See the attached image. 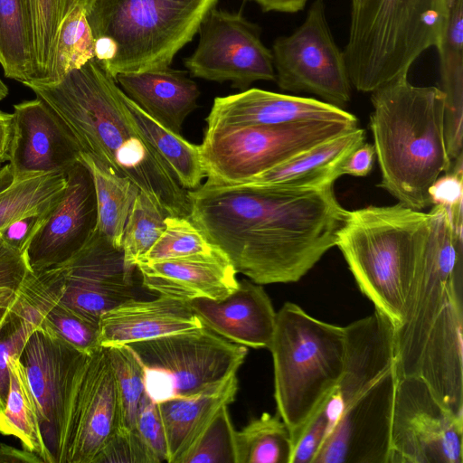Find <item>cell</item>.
<instances>
[{
  "label": "cell",
  "instance_id": "7a4b0ae2",
  "mask_svg": "<svg viewBox=\"0 0 463 463\" xmlns=\"http://www.w3.org/2000/svg\"><path fill=\"white\" fill-rule=\"evenodd\" d=\"M402 323L394 330L398 379H422L463 418V237L435 204Z\"/></svg>",
  "mask_w": 463,
  "mask_h": 463
},
{
  "label": "cell",
  "instance_id": "816d5d0a",
  "mask_svg": "<svg viewBox=\"0 0 463 463\" xmlns=\"http://www.w3.org/2000/svg\"><path fill=\"white\" fill-rule=\"evenodd\" d=\"M8 87L0 79V101L3 100L8 95Z\"/></svg>",
  "mask_w": 463,
  "mask_h": 463
},
{
  "label": "cell",
  "instance_id": "4316f807",
  "mask_svg": "<svg viewBox=\"0 0 463 463\" xmlns=\"http://www.w3.org/2000/svg\"><path fill=\"white\" fill-rule=\"evenodd\" d=\"M237 373L194 395L158 403L166 444L167 462L177 463L218 411L235 401Z\"/></svg>",
  "mask_w": 463,
  "mask_h": 463
},
{
  "label": "cell",
  "instance_id": "e0dca14e",
  "mask_svg": "<svg viewBox=\"0 0 463 463\" xmlns=\"http://www.w3.org/2000/svg\"><path fill=\"white\" fill-rule=\"evenodd\" d=\"M59 266L64 282L59 303L89 318L99 321L107 311L137 298V266H127L122 249L97 230L79 252Z\"/></svg>",
  "mask_w": 463,
  "mask_h": 463
},
{
  "label": "cell",
  "instance_id": "ee69618b",
  "mask_svg": "<svg viewBox=\"0 0 463 463\" xmlns=\"http://www.w3.org/2000/svg\"><path fill=\"white\" fill-rule=\"evenodd\" d=\"M135 430L157 462H167V444L158 403L146 392L137 410Z\"/></svg>",
  "mask_w": 463,
  "mask_h": 463
},
{
  "label": "cell",
  "instance_id": "8d00e7d4",
  "mask_svg": "<svg viewBox=\"0 0 463 463\" xmlns=\"http://www.w3.org/2000/svg\"><path fill=\"white\" fill-rule=\"evenodd\" d=\"M114 374L118 402V427L135 429L136 417L145 394L144 370L127 345L108 347Z\"/></svg>",
  "mask_w": 463,
  "mask_h": 463
},
{
  "label": "cell",
  "instance_id": "b9f144b4",
  "mask_svg": "<svg viewBox=\"0 0 463 463\" xmlns=\"http://www.w3.org/2000/svg\"><path fill=\"white\" fill-rule=\"evenodd\" d=\"M158 463L135 429L117 427L93 463Z\"/></svg>",
  "mask_w": 463,
  "mask_h": 463
},
{
  "label": "cell",
  "instance_id": "484cf974",
  "mask_svg": "<svg viewBox=\"0 0 463 463\" xmlns=\"http://www.w3.org/2000/svg\"><path fill=\"white\" fill-rule=\"evenodd\" d=\"M115 80L143 111L175 134L181 133L200 96L196 83L184 71L169 67L122 73Z\"/></svg>",
  "mask_w": 463,
  "mask_h": 463
},
{
  "label": "cell",
  "instance_id": "7dc6e473",
  "mask_svg": "<svg viewBox=\"0 0 463 463\" xmlns=\"http://www.w3.org/2000/svg\"><path fill=\"white\" fill-rule=\"evenodd\" d=\"M43 463V460L35 453L26 449H17L0 443V463Z\"/></svg>",
  "mask_w": 463,
  "mask_h": 463
},
{
  "label": "cell",
  "instance_id": "f5cc1de1",
  "mask_svg": "<svg viewBox=\"0 0 463 463\" xmlns=\"http://www.w3.org/2000/svg\"><path fill=\"white\" fill-rule=\"evenodd\" d=\"M360 0H351V8L354 7Z\"/></svg>",
  "mask_w": 463,
  "mask_h": 463
},
{
  "label": "cell",
  "instance_id": "8fae6325",
  "mask_svg": "<svg viewBox=\"0 0 463 463\" xmlns=\"http://www.w3.org/2000/svg\"><path fill=\"white\" fill-rule=\"evenodd\" d=\"M275 80L280 90L307 92L342 108L351 99L344 52L331 33L324 0H316L302 24L272 45Z\"/></svg>",
  "mask_w": 463,
  "mask_h": 463
},
{
  "label": "cell",
  "instance_id": "60d3db41",
  "mask_svg": "<svg viewBox=\"0 0 463 463\" xmlns=\"http://www.w3.org/2000/svg\"><path fill=\"white\" fill-rule=\"evenodd\" d=\"M30 271L24 253L9 246L0 236V323Z\"/></svg>",
  "mask_w": 463,
  "mask_h": 463
},
{
  "label": "cell",
  "instance_id": "ab89813d",
  "mask_svg": "<svg viewBox=\"0 0 463 463\" xmlns=\"http://www.w3.org/2000/svg\"><path fill=\"white\" fill-rule=\"evenodd\" d=\"M40 327L85 354H90L100 346L99 321L89 318L59 301L44 316Z\"/></svg>",
  "mask_w": 463,
  "mask_h": 463
},
{
  "label": "cell",
  "instance_id": "ffe728a7",
  "mask_svg": "<svg viewBox=\"0 0 463 463\" xmlns=\"http://www.w3.org/2000/svg\"><path fill=\"white\" fill-rule=\"evenodd\" d=\"M309 120L358 122L354 115L327 102L256 88L215 98L206 118L207 128L277 126Z\"/></svg>",
  "mask_w": 463,
  "mask_h": 463
},
{
  "label": "cell",
  "instance_id": "7bdbcfd3",
  "mask_svg": "<svg viewBox=\"0 0 463 463\" xmlns=\"http://www.w3.org/2000/svg\"><path fill=\"white\" fill-rule=\"evenodd\" d=\"M463 156L451 162L450 169L439 175L429 189L430 204L443 206L456 228L463 222Z\"/></svg>",
  "mask_w": 463,
  "mask_h": 463
},
{
  "label": "cell",
  "instance_id": "6da1fadb",
  "mask_svg": "<svg viewBox=\"0 0 463 463\" xmlns=\"http://www.w3.org/2000/svg\"><path fill=\"white\" fill-rule=\"evenodd\" d=\"M188 196L191 221L237 273L260 285L300 280L335 246L348 214L333 186L297 190L207 179Z\"/></svg>",
  "mask_w": 463,
  "mask_h": 463
},
{
  "label": "cell",
  "instance_id": "c3c4849f",
  "mask_svg": "<svg viewBox=\"0 0 463 463\" xmlns=\"http://www.w3.org/2000/svg\"><path fill=\"white\" fill-rule=\"evenodd\" d=\"M257 3L265 12L294 14L301 11L308 0H250Z\"/></svg>",
  "mask_w": 463,
  "mask_h": 463
},
{
  "label": "cell",
  "instance_id": "d590c367",
  "mask_svg": "<svg viewBox=\"0 0 463 463\" xmlns=\"http://www.w3.org/2000/svg\"><path fill=\"white\" fill-rule=\"evenodd\" d=\"M167 216L169 214L148 196L138 193L129 212L122 241L127 266L136 267L137 261L151 249L165 230Z\"/></svg>",
  "mask_w": 463,
  "mask_h": 463
},
{
  "label": "cell",
  "instance_id": "f6af8a7d",
  "mask_svg": "<svg viewBox=\"0 0 463 463\" xmlns=\"http://www.w3.org/2000/svg\"><path fill=\"white\" fill-rule=\"evenodd\" d=\"M52 208L14 220L0 230V236L9 246L24 253L31 238L44 222Z\"/></svg>",
  "mask_w": 463,
  "mask_h": 463
},
{
  "label": "cell",
  "instance_id": "74e56055",
  "mask_svg": "<svg viewBox=\"0 0 463 463\" xmlns=\"http://www.w3.org/2000/svg\"><path fill=\"white\" fill-rule=\"evenodd\" d=\"M165 223V228L159 238L137 262L210 254L220 250L207 240L190 218L169 215Z\"/></svg>",
  "mask_w": 463,
  "mask_h": 463
},
{
  "label": "cell",
  "instance_id": "ba28073f",
  "mask_svg": "<svg viewBox=\"0 0 463 463\" xmlns=\"http://www.w3.org/2000/svg\"><path fill=\"white\" fill-rule=\"evenodd\" d=\"M445 15V0H360L351 8L344 51L352 86L371 93L408 74L438 45Z\"/></svg>",
  "mask_w": 463,
  "mask_h": 463
},
{
  "label": "cell",
  "instance_id": "7402d4cb",
  "mask_svg": "<svg viewBox=\"0 0 463 463\" xmlns=\"http://www.w3.org/2000/svg\"><path fill=\"white\" fill-rule=\"evenodd\" d=\"M188 304L203 326L222 337L246 347L269 348L277 311L262 285L244 279L222 299L196 298Z\"/></svg>",
  "mask_w": 463,
  "mask_h": 463
},
{
  "label": "cell",
  "instance_id": "277c9868",
  "mask_svg": "<svg viewBox=\"0 0 463 463\" xmlns=\"http://www.w3.org/2000/svg\"><path fill=\"white\" fill-rule=\"evenodd\" d=\"M444 93L402 74L371 92L370 129L383 188L414 210L430 204L429 189L451 166L444 130Z\"/></svg>",
  "mask_w": 463,
  "mask_h": 463
},
{
  "label": "cell",
  "instance_id": "f35d334b",
  "mask_svg": "<svg viewBox=\"0 0 463 463\" xmlns=\"http://www.w3.org/2000/svg\"><path fill=\"white\" fill-rule=\"evenodd\" d=\"M236 431L225 405L177 463H238Z\"/></svg>",
  "mask_w": 463,
  "mask_h": 463
},
{
  "label": "cell",
  "instance_id": "603a6c76",
  "mask_svg": "<svg viewBox=\"0 0 463 463\" xmlns=\"http://www.w3.org/2000/svg\"><path fill=\"white\" fill-rule=\"evenodd\" d=\"M203 326L188 302L160 295L150 300L136 298L99 317V345H126Z\"/></svg>",
  "mask_w": 463,
  "mask_h": 463
},
{
  "label": "cell",
  "instance_id": "d6a6232c",
  "mask_svg": "<svg viewBox=\"0 0 463 463\" xmlns=\"http://www.w3.org/2000/svg\"><path fill=\"white\" fill-rule=\"evenodd\" d=\"M66 185V175L59 173L13 179L0 190V230L20 217L52 208Z\"/></svg>",
  "mask_w": 463,
  "mask_h": 463
},
{
  "label": "cell",
  "instance_id": "bcb514c9",
  "mask_svg": "<svg viewBox=\"0 0 463 463\" xmlns=\"http://www.w3.org/2000/svg\"><path fill=\"white\" fill-rule=\"evenodd\" d=\"M375 155L374 146L369 143H362L346 156L341 165V175L363 177L369 174L373 167Z\"/></svg>",
  "mask_w": 463,
  "mask_h": 463
},
{
  "label": "cell",
  "instance_id": "9a60e30c",
  "mask_svg": "<svg viewBox=\"0 0 463 463\" xmlns=\"http://www.w3.org/2000/svg\"><path fill=\"white\" fill-rule=\"evenodd\" d=\"M118 422V402L108 347L88 354L71 396L61 463H93Z\"/></svg>",
  "mask_w": 463,
  "mask_h": 463
},
{
  "label": "cell",
  "instance_id": "4dcf8cb0",
  "mask_svg": "<svg viewBox=\"0 0 463 463\" xmlns=\"http://www.w3.org/2000/svg\"><path fill=\"white\" fill-rule=\"evenodd\" d=\"M9 368L10 389L5 406L0 409V433L16 437L24 449L48 463L34 402L18 358L11 359Z\"/></svg>",
  "mask_w": 463,
  "mask_h": 463
},
{
  "label": "cell",
  "instance_id": "f907efd6",
  "mask_svg": "<svg viewBox=\"0 0 463 463\" xmlns=\"http://www.w3.org/2000/svg\"><path fill=\"white\" fill-rule=\"evenodd\" d=\"M13 181V175L8 162L0 159V190L8 186Z\"/></svg>",
  "mask_w": 463,
  "mask_h": 463
},
{
  "label": "cell",
  "instance_id": "30bf717a",
  "mask_svg": "<svg viewBox=\"0 0 463 463\" xmlns=\"http://www.w3.org/2000/svg\"><path fill=\"white\" fill-rule=\"evenodd\" d=\"M355 128L357 123L320 120L211 128L199 145L201 159L207 179L239 183Z\"/></svg>",
  "mask_w": 463,
  "mask_h": 463
},
{
  "label": "cell",
  "instance_id": "9c48e42d",
  "mask_svg": "<svg viewBox=\"0 0 463 463\" xmlns=\"http://www.w3.org/2000/svg\"><path fill=\"white\" fill-rule=\"evenodd\" d=\"M144 370L145 392L159 403L202 392L237 373L248 347L206 326L126 345Z\"/></svg>",
  "mask_w": 463,
  "mask_h": 463
},
{
  "label": "cell",
  "instance_id": "f546056e",
  "mask_svg": "<svg viewBox=\"0 0 463 463\" xmlns=\"http://www.w3.org/2000/svg\"><path fill=\"white\" fill-rule=\"evenodd\" d=\"M0 65L24 85L35 80L32 28L25 0H0Z\"/></svg>",
  "mask_w": 463,
  "mask_h": 463
},
{
  "label": "cell",
  "instance_id": "2e32d148",
  "mask_svg": "<svg viewBox=\"0 0 463 463\" xmlns=\"http://www.w3.org/2000/svg\"><path fill=\"white\" fill-rule=\"evenodd\" d=\"M396 366L359 395L326 436L313 463H389Z\"/></svg>",
  "mask_w": 463,
  "mask_h": 463
},
{
  "label": "cell",
  "instance_id": "cb8c5ba5",
  "mask_svg": "<svg viewBox=\"0 0 463 463\" xmlns=\"http://www.w3.org/2000/svg\"><path fill=\"white\" fill-rule=\"evenodd\" d=\"M62 293L63 278L59 269L30 271L0 323V409L5 408L9 393L11 359L19 357L29 336L41 326Z\"/></svg>",
  "mask_w": 463,
  "mask_h": 463
},
{
  "label": "cell",
  "instance_id": "d6986e66",
  "mask_svg": "<svg viewBox=\"0 0 463 463\" xmlns=\"http://www.w3.org/2000/svg\"><path fill=\"white\" fill-rule=\"evenodd\" d=\"M8 164L13 179L66 174L80 149L56 112L39 98L14 105Z\"/></svg>",
  "mask_w": 463,
  "mask_h": 463
},
{
  "label": "cell",
  "instance_id": "8992f818",
  "mask_svg": "<svg viewBox=\"0 0 463 463\" xmlns=\"http://www.w3.org/2000/svg\"><path fill=\"white\" fill-rule=\"evenodd\" d=\"M218 0H88L94 59L114 80L169 67Z\"/></svg>",
  "mask_w": 463,
  "mask_h": 463
},
{
  "label": "cell",
  "instance_id": "4fadbf2b",
  "mask_svg": "<svg viewBox=\"0 0 463 463\" xmlns=\"http://www.w3.org/2000/svg\"><path fill=\"white\" fill-rule=\"evenodd\" d=\"M198 32L199 43L184 61L193 76L231 81L241 90L257 80H275L271 50L262 43L260 27L240 13L213 7Z\"/></svg>",
  "mask_w": 463,
  "mask_h": 463
},
{
  "label": "cell",
  "instance_id": "836d02e7",
  "mask_svg": "<svg viewBox=\"0 0 463 463\" xmlns=\"http://www.w3.org/2000/svg\"><path fill=\"white\" fill-rule=\"evenodd\" d=\"M29 14L35 64V80L50 79L58 34L66 16L88 0H25Z\"/></svg>",
  "mask_w": 463,
  "mask_h": 463
},
{
  "label": "cell",
  "instance_id": "5b68a950",
  "mask_svg": "<svg viewBox=\"0 0 463 463\" xmlns=\"http://www.w3.org/2000/svg\"><path fill=\"white\" fill-rule=\"evenodd\" d=\"M430 226L429 213L400 203L348 211L335 246L360 291L398 326L420 252Z\"/></svg>",
  "mask_w": 463,
  "mask_h": 463
},
{
  "label": "cell",
  "instance_id": "52a82bcc",
  "mask_svg": "<svg viewBox=\"0 0 463 463\" xmlns=\"http://www.w3.org/2000/svg\"><path fill=\"white\" fill-rule=\"evenodd\" d=\"M272 355L277 413L293 445L335 389L344 368V326L319 320L292 302L277 311L268 348Z\"/></svg>",
  "mask_w": 463,
  "mask_h": 463
},
{
  "label": "cell",
  "instance_id": "f1b7e54d",
  "mask_svg": "<svg viewBox=\"0 0 463 463\" xmlns=\"http://www.w3.org/2000/svg\"><path fill=\"white\" fill-rule=\"evenodd\" d=\"M125 101L137 128L170 168L179 184L186 190L198 188L206 177L200 146L159 124L127 95Z\"/></svg>",
  "mask_w": 463,
  "mask_h": 463
},
{
  "label": "cell",
  "instance_id": "44dd1931",
  "mask_svg": "<svg viewBox=\"0 0 463 463\" xmlns=\"http://www.w3.org/2000/svg\"><path fill=\"white\" fill-rule=\"evenodd\" d=\"M142 286L150 292L188 302L220 300L239 287L236 270L221 250L184 258L138 261Z\"/></svg>",
  "mask_w": 463,
  "mask_h": 463
},
{
  "label": "cell",
  "instance_id": "ac0fdd59",
  "mask_svg": "<svg viewBox=\"0 0 463 463\" xmlns=\"http://www.w3.org/2000/svg\"><path fill=\"white\" fill-rule=\"evenodd\" d=\"M66 188L28 242L24 255L31 271L59 266L79 252L96 230L93 178L81 162L66 174Z\"/></svg>",
  "mask_w": 463,
  "mask_h": 463
},
{
  "label": "cell",
  "instance_id": "5bb4252c",
  "mask_svg": "<svg viewBox=\"0 0 463 463\" xmlns=\"http://www.w3.org/2000/svg\"><path fill=\"white\" fill-rule=\"evenodd\" d=\"M88 354L39 327L18 357L34 402L48 463L61 462L71 396Z\"/></svg>",
  "mask_w": 463,
  "mask_h": 463
},
{
  "label": "cell",
  "instance_id": "83f0119b",
  "mask_svg": "<svg viewBox=\"0 0 463 463\" xmlns=\"http://www.w3.org/2000/svg\"><path fill=\"white\" fill-rule=\"evenodd\" d=\"M81 161L90 171L97 201L96 230L114 247L122 249L125 226L138 187L90 156L80 153Z\"/></svg>",
  "mask_w": 463,
  "mask_h": 463
},
{
  "label": "cell",
  "instance_id": "d4e9b609",
  "mask_svg": "<svg viewBox=\"0 0 463 463\" xmlns=\"http://www.w3.org/2000/svg\"><path fill=\"white\" fill-rule=\"evenodd\" d=\"M365 130L355 128L340 134L240 184L314 190L333 186L342 176L341 165L355 147L365 141Z\"/></svg>",
  "mask_w": 463,
  "mask_h": 463
},
{
  "label": "cell",
  "instance_id": "7c38bea8",
  "mask_svg": "<svg viewBox=\"0 0 463 463\" xmlns=\"http://www.w3.org/2000/svg\"><path fill=\"white\" fill-rule=\"evenodd\" d=\"M463 418L415 376L397 381L389 463H463Z\"/></svg>",
  "mask_w": 463,
  "mask_h": 463
},
{
  "label": "cell",
  "instance_id": "1f68e13d",
  "mask_svg": "<svg viewBox=\"0 0 463 463\" xmlns=\"http://www.w3.org/2000/svg\"><path fill=\"white\" fill-rule=\"evenodd\" d=\"M238 463H291L289 431L276 413L264 412L236 431Z\"/></svg>",
  "mask_w": 463,
  "mask_h": 463
},
{
  "label": "cell",
  "instance_id": "681fc988",
  "mask_svg": "<svg viewBox=\"0 0 463 463\" xmlns=\"http://www.w3.org/2000/svg\"><path fill=\"white\" fill-rule=\"evenodd\" d=\"M13 114L0 110V159L8 161Z\"/></svg>",
  "mask_w": 463,
  "mask_h": 463
},
{
  "label": "cell",
  "instance_id": "3957f363",
  "mask_svg": "<svg viewBox=\"0 0 463 463\" xmlns=\"http://www.w3.org/2000/svg\"><path fill=\"white\" fill-rule=\"evenodd\" d=\"M24 86L62 119L81 153L131 180L169 215L190 218L188 190L137 128L126 94L95 59L57 82Z\"/></svg>",
  "mask_w": 463,
  "mask_h": 463
},
{
  "label": "cell",
  "instance_id": "e575fe53",
  "mask_svg": "<svg viewBox=\"0 0 463 463\" xmlns=\"http://www.w3.org/2000/svg\"><path fill=\"white\" fill-rule=\"evenodd\" d=\"M94 38L84 6L72 10L61 24L50 79L45 83L61 80L70 71L94 59Z\"/></svg>",
  "mask_w": 463,
  "mask_h": 463
}]
</instances>
